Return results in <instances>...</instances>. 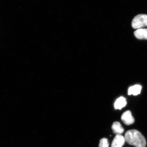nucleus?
Here are the masks:
<instances>
[{
    "instance_id": "f257e3e1",
    "label": "nucleus",
    "mask_w": 147,
    "mask_h": 147,
    "mask_svg": "<svg viewBox=\"0 0 147 147\" xmlns=\"http://www.w3.org/2000/svg\"><path fill=\"white\" fill-rule=\"evenodd\" d=\"M125 141L128 144L136 147H146V141L140 132L137 130H128L125 134Z\"/></svg>"
},
{
    "instance_id": "f03ea898",
    "label": "nucleus",
    "mask_w": 147,
    "mask_h": 147,
    "mask_svg": "<svg viewBox=\"0 0 147 147\" xmlns=\"http://www.w3.org/2000/svg\"><path fill=\"white\" fill-rule=\"evenodd\" d=\"M131 25L134 29L147 27V15L140 14L136 16L132 21Z\"/></svg>"
},
{
    "instance_id": "7ed1b4c3",
    "label": "nucleus",
    "mask_w": 147,
    "mask_h": 147,
    "mask_svg": "<svg viewBox=\"0 0 147 147\" xmlns=\"http://www.w3.org/2000/svg\"><path fill=\"white\" fill-rule=\"evenodd\" d=\"M121 120L127 125L132 124L135 122V119L132 115L131 111L127 110L123 113L121 117Z\"/></svg>"
},
{
    "instance_id": "20e7f679",
    "label": "nucleus",
    "mask_w": 147,
    "mask_h": 147,
    "mask_svg": "<svg viewBox=\"0 0 147 147\" xmlns=\"http://www.w3.org/2000/svg\"><path fill=\"white\" fill-rule=\"evenodd\" d=\"M124 137L121 135H117L112 142L111 147H122L124 144Z\"/></svg>"
},
{
    "instance_id": "39448f33",
    "label": "nucleus",
    "mask_w": 147,
    "mask_h": 147,
    "mask_svg": "<svg viewBox=\"0 0 147 147\" xmlns=\"http://www.w3.org/2000/svg\"><path fill=\"white\" fill-rule=\"evenodd\" d=\"M134 35L138 39L147 40V29L140 28L137 29L134 32Z\"/></svg>"
},
{
    "instance_id": "423d86ee",
    "label": "nucleus",
    "mask_w": 147,
    "mask_h": 147,
    "mask_svg": "<svg viewBox=\"0 0 147 147\" xmlns=\"http://www.w3.org/2000/svg\"><path fill=\"white\" fill-rule=\"evenodd\" d=\"M112 129L113 133L117 135H121L124 133V131L122 125L118 122H115L113 123L112 126Z\"/></svg>"
},
{
    "instance_id": "0eeeda50",
    "label": "nucleus",
    "mask_w": 147,
    "mask_h": 147,
    "mask_svg": "<svg viewBox=\"0 0 147 147\" xmlns=\"http://www.w3.org/2000/svg\"><path fill=\"white\" fill-rule=\"evenodd\" d=\"M126 99L124 97L121 96L116 100L114 104V107L115 109L121 110L126 105Z\"/></svg>"
},
{
    "instance_id": "6e6552de",
    "label": "nucleus",
    "mask_w": 147,
    "mask_h": 147,
    "mask_svg": "<svg viewBox=\"0 0 147 147\" xmlns=\"http://www.w3.org/2000/svg\"><path fill=\"white\" fill-rule=\"evenodd\" d=\"M142 87L140 85H136L129 88L128 90V94L137 95L140 94L141 93Z\"/></svg>"
},
{
    "instance_id": "1a4fd4ad",
    "label": "nucleus",
    "mask_w": 147,
    "mask_h": 147,
    "mask_svg": "<svg viewBox=\"0 0 147 147\" xmlns=\"http://www.w3.org/2000/svg\"><path fill=\"white\" fill-rule=\"evenodd\" d=\"M109 143L108 140L106 138H103L100 140L99 147H109Z\"/></svg>"
}]
</instances>
